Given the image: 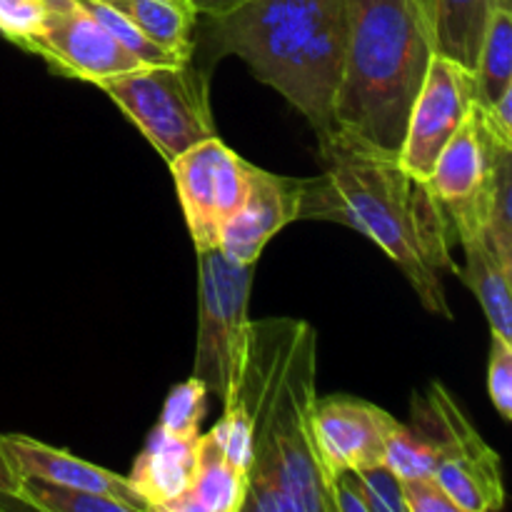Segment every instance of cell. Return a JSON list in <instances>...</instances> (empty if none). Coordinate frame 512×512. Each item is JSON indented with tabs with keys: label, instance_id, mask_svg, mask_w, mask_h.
<instances>
[{
	"label": "cell",
	"instance_id": "obj_1",
	"mask_svg": "<svg viewBox=\"0 0 512 512\" xmlns=\"http://www.w3.org/2000/svg\"><path fill=\"white\" fill-rule=\"evenodd\" d=\"M320 175L303 178L300 220H330L378 245L428 313L453 318L443 273L458 275L453 228L428 180H415L398 153L333 125L318 135Z\"/></svg>",
	"mask_w": 512,
	"mask_h": 512
},
{
	"label": "cell",
	"instance_id": "obj_2",
	"mask_svg": "<svg viewBox=\"0 0 512 512\" xmlns=\"http://www.w3.org/2000/svg\"><path fill=\"white\" fill-rule=\"evenodd\" d=\"M318 333L298 318L250 320L238 383L223 408L253 425L250 512H333L313 433Z\"/></svg>",
	"mask_w": 512,
	"mask_h": 512
},
{
	"label": "cell",
	"instance_id": "obj_3",
	"mask_svg": "<svg viewBox=\"0 0 512 512\" xmlns=\"http://www.w3.org/2000/svg\"><path fill=\"white\" fill-rule=\"evenodd\" d=\"M348 40V0H245L205 23L215 58L238 55L260 83L308 118L315 135L333 128Z\"/></svg>",
	"mask_w": 512,
	"mask_h": 512
},
{
	"label": "cell",
	"instance_id": "obj_4",
	"mask_svg": "<svg viewBox=\"0 0 512 512\" xmlns=\"http://www.w3.org/2000/svg\"><path fill=\"white\" fill-rule=\"evenodd\" d=\"M433 55L428 0H348V40L333 125L398 153Z\"/></svg>",
	"mask_w": 512,
	"mask_h": 512
},
{
	"label": "cell",
	"instance_id": "obj_5",
	"mask_svg": "<svg viewBox=\"0 0 512 512\" xmlns=\"http://www.w3.org/2000/svg\"><path fill=\"white\" fill-rule=\"evenodd\" d=\"M98 88L123 110L165 163L203 140L215 138L208 75L193 60L173 65H140L100 80Z\"/></svg>",
	"mask_w": 512,
	"mask_h": 512
},
{
	"label": "cell",
	"instance_id": "obj_6",
	"mask_svg": "<svg viewBox=\"0 0 512 512\" xmlns=\"http://www.w3.org/2000/svg\"><path fill=\"white\" fill-rule=\"evenodd\" d=\"M410 428L438 453L435 475L460 512H495L505 505L500 455L475 430L443 383H430L413 398Z\"/></svg>",
	"mask_w": 512,
	"mask_h": 512
},
{
	"label": "cell",
	"instance_id": "obj_7",
	"mask_svg": "<svg viewBox=\"0 0 512 512\" xmlns=\"http://www.w3.org/2000/svg\"><path fill=\"white\" fill-rule=\"evenodd\" d=\"M255 263H235L220 248L198 253V340L193 375L225 403L243 363Z\"/></svg>",
	"mask_w": 512,
	"mask_h": 512
},
{
	"label": "cell",
	"instance_id": "obj_8",
	"mask_svg": "<svg viewBox=\"0 0 512 512\" xmlns=\"http://www.w3.org/2000/svg\"><path fill=\"white\" fill-rule=\"evenodd\" d=\"M505 148L512 145L490 133L478 105H473L430 170L428 185L458 243L485 235L495 165Z\"/></svg>",
	"mask_w": 512,
	"mask_h": 512
},
{
	"label": "cell",
	"instance_id": "obj_9",
	"mask_svg": "<svg viewBox=\"0 0 512 512\" xmlns=\"http://www.w3.org/2000/svg\"><path fill=\"white\" fill-rule=\"evenodd\" d=\"M170 173L195 250L218 248L223 225L248 193L250 163L215 135L178 155L170 163Z\"/></svg>",
	"mask_w": 512,
	"mask_h": 512
},
{
	"label": "cell",
	"instance_id": "obj_10",
	"mask_svg": "<svg viewBox=\"0 0 512 512\" xmlns=\"http://www.w3.org/2000/svg\"><path fill=\"white\" fill-rule=\"evenodd\" d=\"M475 105V75L465 65L433 55L405 123L398 163L415 180H428L440 150L448 145Z\"/></svg>",
	"mask_w": 512,
	"mask_h": 512
},
{
	"label": "cell",
	"instance_id": "obj_11",
	"mask_svg": "<svg viewBox=\"0 0 512 512\" xmlns=\"http://www.w3.org/2000/svg\"><path fill=\"white\" fill-rule=\"evenodd\" d=\"M28 53L43 58L53 73L93 85L143 65L100 25V20L80 0L50 3L43 33L35 38Z\"/></svg>",
	"mask_w": 512,
	"mask_h": 512
},
{
	"label": "cell",
	"instance_id": "obj_12",
	"mask_svg": "<svg viewBox=\"0 0 512 512\" xmlns=\"http://www.w3.org/2000/svg\"><path fill=\"white\" fill-rule=\"evenodd\" d=\"M398 420L380 405L353 395L315 400L313 433L328 480L340 470H363L383 463Z\"/></svg>",
	"mask_w": 512,
	"mask_h": 512
},
{
	"label": "cell",
	"instance_id": "obj_13",
	"mask_svg": "<svg viewBox=\"0 0 512 512\" xmlns=\"http://www.w3.org/2000/svg\"><path fill=\"white\" fill-rule=\"evenodd\" d=\"M300 200L303 178H285L250 163L248 193L233 218L223 225L220 253L235 263H258L265 245L300 220Z\"/></svg>",
	"mask_w": 512,
	"mask_h": 512
},
{
	"label": "cell",
	"instance_id": "obj_14",
	"mask_svg": "<svg viewBox=\"0 0 512 512\" xmlns=\"http://www.w3.org/2000/svg\"><path fill=\"white\" fill-rule=\"evenodd\" d=\"M0 450L18 478H40L48 483L70 485V488L118 500L128 512H148L128 478L110 473L83 458H75L68 450L45 445L28 435H0Z\"/></svg>",
	"mask_w": 512,
	"mask_h": 512
},
{
	"label": "cell",
	"instance_id": "obj_15",
	"mask_svg": "<svg viewBox=\"0 0 512 512\" xmlns=\"http://www.w3.org/2000/svg\"><path fill=\"white\" fill-rule=\"evenodd\" d=\"M198 438H175L158 425L150 430L148 443L128 475L145 508L165 512L185 493L198 463Z\"/></svg>",
	"mask_w": 512,
	"mask_h": 512
},
{
	"label": "cell",
	"instance_id": "obj_16",
	"mask_svg": "<svg viewBox=\"0 0 512 512\" xmlns=\"http://www.w3.org/2000/svg\"><path fill=\"white\" fill-rule=\"evenodd\" d=\"M245 498L248 470L230 463L210 430L198 438V463L188 488L165 512H240Z\"/></svg>",
	"mask_w": 512,
	"mask_h": 512
},
{
	"label": "cell",
	"instance_id": "obj_17",
	"mask_svg": "<svg viewBox=\"0 0 512 512\" xmlns=\"http://www.w3.org/2000/svg\"><path fill=\"white\" fill-rule=\"evenodd\" d=\"M460 245H463L465 265L458 270V278L475 293L493 335L512 343V273L503 268L485 235H475Z\"/></svg>",
	"mask_w": 512,
	"mask_h": 512
},
{
	"label": "cell",
	"instance_id": "obj_18",
	"mask_svg": "<svg viewBox=\"0 0 512 512\" xmlns=\"http://www.w3.org/2000/svg\"><path fill=\"white\" fill-rule=\"evenodd\" d=\"M123 13L145 38L168 50L178 63L193 60L198 10L188 0H103Z\"/></svg>",
	"mask_w": 512,
	"mask_h": 512
},
{
	"label": "cell",
	"instance_id": "obj_19",
	"mask_svg": "<svg viewBox=\"0 0 512 512\" xmlns=\"http://www.w3.org/2000/svg\"><path fill=\"white\" fill-rule=\"evenodd\" d=\"M493 3L495 0H430L435 53L473 70Z\"/></svg>",
	"mask_w": 512,
	"mask_h": 512
},
{
	"label": "cell",
	"instance_id": "obj_20",
	"mask_svg": "<svg viewBox=\"0 0 512 512\" xmlns=\"http://www.w3.org/2000/svg\"><path fill=\"white\" fill-rule=\"evenodd\" d=\"M475 103L490 105L512 85V5L493 3L475 58Z\"/></svg>",
	"mask_w": 512,
	"mask_h": 512
},
{
	"label": "cell",
	"instance_id": "obj_21",
	"mask_svg": "<svg viewBox=\"0 0 512 512\" xmlns=\"http://www.w3.org/2000/svg\"><path fill=\"white\" fill-rule=\"evenodd\" d=\"M18 500L23 508L45 512H128L113 498L40 478H18Z\"/></svg>",
	"mask_w": 512,
	"mask_h": 512
},
{
	"label": "cell",
	"instance_id": "obj_22",
	"mask_svg": "<svg viewBox=\"0 0 512 512\" xmlns=\"http://www.w3.org/2000/svg\"><path fill=\"white\" fill-rule=\"evenodd\" d=\"M485 238L493 245L503 268L512 273V148H505L495 165Z\"/></svg>",
	"mask_w": 512,
	"mask_h": 512
},
{
	"label": "cell",
	"instance_id": "obj_23",
	"mask_svg": "<svg viewBox=\"0 0 512 512\" xmlns=\"http://www.w3.org/2000/svg\"><path fill=\"white\" fill-rule=\"evenodd\" d=\"M205 413H208V388L195 375H190L168 393L158 428L175 438H198Z\"/></svg>",
	"mask_w": 512,
	"mask_h": 512
},
{
	"label": "cell",
	"instance_id": "obj_24",
	"mask_svg": "<svg viewBox=\"0 0 512 512\" xmlns=\"http://www.w3.org/2000/svg\"><path fill=\"white\" fill-rule=\"evenodd\" d=\"M383 463H388L398 473L400 480L433 478L435 465H438V453H435V448L423 435L415 433L410 425L398 420L388 440V448H385Z\"/></svg>",
	"mask_w": 512,
	"mask_h": 512
},
{
	"label": "cell",
	"instance_id": "obj_25",
	"mask_svg": "<svg viewBox=\"0 0 512 512\" xmlns=\"http://www.w3.org/2000/svg\"><path fill=\"white\" fill-rule=\"evenodd\" d=\"M80 3H83L85 8H88L90 13L100 20V25H103V28L108 30V33L113 35V38L118 40V43L123 45V48L128 50V53L133 55L138 63H143V65L178 63V60H175L168 50H163L160 45H155L153 40L145 38V35L140 33V30L135 28V25L130 23L123 13H118L115 8H110L108 3H103V0H80Z\"/></svg>",
	"mask_w": 512,
	"mask_h": 512
},
{
	"label": "cell",
	"instance_id": "obj_26",
	"mask_svg": "<svg viewBox=\"0 0 512 512\" xmlns=\"http://www.w3.org/2000/svg\"><path fill=\"white\" fill-rule=\"evenodd\" d=\"M48 15L50 0H0V35L28 53Z\"/></svg>",
	"mask_w": 512,
	"mask_h": 512
},
{
	"label": "cell",
	"instance_id": "obj_27",
	"mask_svg": "<svg viewBox=\"0 0 512 512\" xmlns=\"http://www.w3.org/2000/svg\"><path fill=\"white\" fill-rule=\"evenodd\" d=\"M363 480L370 512H408L403 500V480L388 463H375L358 470Z\"/></svg>",
	"mask_w": 512,
	"mask_h": 512
},
{
	"label": "cell",
	"instance_id": "obj_28",
	"mask_svg": "<svg viewBox=\"0 0 512 512\" xmlns=\"http://www.w3.org/2000/svg\"><path fill=\"white\" fill-rule=\"evenodd\" d=\"M488 395L503 420L512 418V343L493 335L488 360Z\"/></svg>",
	"mask_w": 512,
	"mask_h": 512
},
{
	"label": "cell",
	"instance_id": "obj_29",
	"mask_svg": "<svg viewBox=\"0 0 512 512\" xmlns=\"http://www.w3.org/2000/svg\"><path fill=\"white\" fill-rule=\"evenodd\" d=\"M403 500L408 512H460L435 478L403 480Z\"/></svg>",
	"mask_w": 512,
	"mask_h": 512
},
{
	"label": "cell",
	"instance_id": "obj_30",
	"mask_svg": "<svg viewBox=\"0 0 512 512\" xmlns=\"http://www.w3.org/2000/svg\"><path fill=\"white\" fill-rule=\"evenodd\" d=\"M330 498H333V512H370L358 470L335 473L330 478Z\"/></svg>",
	"mask_w": 512,
	"mask_h": 512
},
{
	"label": "cell",
	"instance_id": "obj_31",
	"mask_svg": "<svg viewBox=\"0 0 512 512\" xmlns=\"http://www.w3.org/2000/svg\"><path fill=\"white\" fill-rule=\"evenodd\" d=\"M13 505H20L18 500V475L5 460L3 450H0V510H8Z\"/></svg>",
	"mask_w": 512,
	"mask_h": 512
},
{
	"label": "cell",
	"instance_id": "obj_32",
	"mask_svg": "<svg viewBox=\"0 0 512 512\" xmlns=\"http://www.w3.org/2000/svg\"><path fill=\"white\" fill-rule=\"evenodd\" d=\"M198 15H205V18H215V15H225L230 10H235L238 5H243L245 0H188Z\"/></svg>",
	"mask_w": 512,
	"mask_h": 512
},
{
	"label": "cell",
	"instance_id": "obj_33",
	"mask_svg": "<svg viewBox=\"0 0 512 512\" xmlns=\"http://www.w3.org/2000/svg\"><path fill=\"white\" fill-rule=\"evenodd\" d=\"M495 3H505V5H512V0H495Z\"/></svg>",
	"mask_w": 512,
	"mask_h": 512
},
{
	"label": "cell",
	"instance_id": "obj_34",
	"mask_svg": "<svg viewBox=\"0 0 512 512\" xmlns=\"http://www.w3.org/2000/svg\"><path fill=\"white\" fill-rule=\"evenodd\" d=\"M50 3H58V0H50Z\"/></svg>",
	"mask_w": 512,
	"mask_h": 512
},
{
	"label": "cell",
	"instance_id": "obj_35",
	"mask_svg": "<svg viewBox=\"0 0 512 512\" xmlns=\"http://www.w3.org/2000/svg\"><path fill=\"white\" fill-rule=\"evenodd\" d=\"M428 5H430V0H428Z\"/></svg>",
	"mask_w": 512,
	"mask_h": 512
}]
</instances>
